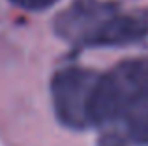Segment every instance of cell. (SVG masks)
Returning a JSON list of instances; mask_svg holds the SVG:
<instances>
[{
    "instance_id": "cell-1",
    "label": "cell",
    "mask_w": 148,
    "mask_h": 146,
    "mask_svg": "<svg viewBox=\"0 0 148 146\" xmlns=\"http://www.w3.org/2000/svg\"><path fill=\"white\" fill-rule=\"evenodd\" d=\"M92 126L99 146L148 144V58H135L101 73L92 99Z\"/></svg>"
},
{
    "instance_id": "cell-2",
    "label": "cell",
    "mask_w": 148,
    "mask_h": 146,
    "mask_svg": "<svg viewBox=\"0 0 148 146\" xmlns=\"http://www.w3.org/2000/svg\"><path fill=\"white\" fill-rule=\"evenodd\" d=\"M60 38L81 47H122L148 36V10L122 11L116 4L77 0L56 19Z\"/></svg>"
},
{
    "instance_id": "cell-3",
    "label": "cell",
    "mask_w": 148,
    "mask_h": 146,
    "mask_svg": "<svg viewBox=\"0 0 148 146\" xmlns=\"http://www.w3.org/2000/svg\"><path fill=\"white\" fill-rule=\"evenodd\" d=\"M101 73L66 68L53 79V101L62 124L73 129L92 128V99Z\"/></svg>"
},
{
    "instance_id": "cell-4",
    "label": "cell",
    "mask_w": 148,
    "mask_h": 146,
    "mask_svg": "<svg viewBox=\"0 0 148 146\" xmlns=\"http://www.w3.org/2000/svg\"><path fill=\"white\" fill-rule=\"evenodd\" d=\"M10 2H13L15 6L28 10V11H43L47 8L54 6L58 0H10Z\"/></svg>"
}]
</instances>
